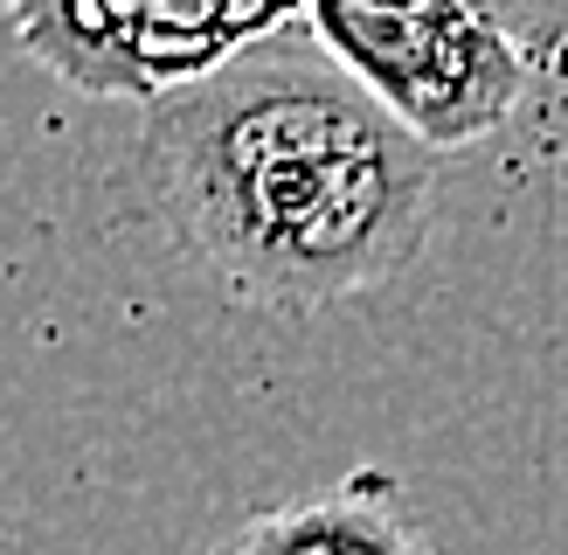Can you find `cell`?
Masks as SVG:
<instances>
[{"mask_svg": "<svg viewBox=\"0 0 568 555\" xmlns=\"http://www.w3.org/2000/svg\"><path fill=\"white\" fill-rule=\"evenodd\" d=\"M139 202L215 292L250 313H326L403 278L437 222L423 153L292 21L146 104Z\"/></svg>", "mask_w": 568, "mask_h": 555, "instance_id": "cell-1", "label": "cell"}, {"mask_svg": "<svg viewBox=\"0 0 568 555\" xmlns=\"http://www.w3.org/2000/svg\"><path fill=\"white\" fill-rule=\"evenodd\" d=\"M298 21L437 160L493 139L527 98L520 36L471 0H305Z\"/></svg>", "mask_w": 568, "mask_h": 555, "instance_id": "cell-2", "label": "cell"}, {"mask_svg": "<svg viewBox=\"0 0 568 555\" xmlns=\"http://www.w3.org/2000/svg\"><path fill=\"white\" fill-rule=\"evenodd\" d=\"M298 14L305 0H55L36 28H21V49L83 98L153 104Z\"/></svg>", "mask_w": 568, "mask_h": 555, "instance_id": "cell-3", "label": "cell"}, {"mask_svg": "<svg viewBox=\"0 0 568 555\" xmlns=\"http://www.w3.org/2000/svg\"><path fill=\"white\" fill-rule=\"evenodd\" d=\"M209 555H437V548L416 527L403 480L382 465H361L320 493L271 500V507L243 514Z\"/></svg>", "mask_w": 568, "mask_h": 555, "instance_id": "cell-4", "label": "cell"}, {"mask_svg": "<svg viewBox=\"0 0 568 555\" xmlns=\"http://www.w3.org/2000/svg\"><path fill=\"white\" fill-rule=\"evenodd\" d=\"M49 8H55V0H0V14L14 21V36H21V28H36V21H42Z\"/></svg>", "mask_w": 568, "mask_h": 555, "instance_id": "cell-5", "label": "cell"}, {"mask_svg": "<svg viewBox=\"0 0 568 555\" xmlns=\"http://www.w3.org/2000/svg\"><path fill=\"white\" fill-rule=\"evenodd\" d=\"M471 8H486L493 21H506V28H520V8H527V0H471Z\"/></svg>", "mask_w": 568, "mask_h": 555, "instance_id": "cell-6", "label": "cell"}]
</instances>
